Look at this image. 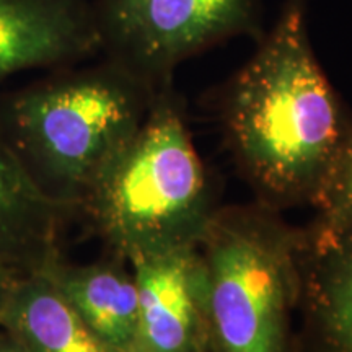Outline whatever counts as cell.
Masks as SVG:
<instances>
[{"label": "cell", "instance_id": "obj_1", "mask_svg": "<svg viewBox=\"0 0 352 352\" xmlns=\"http://www.w3.org/2000/svg\"><path fill=\"white\" fill-rule=\"evenodd\" d=\"M307 7L284 0L222 101L227 142L270 208L311 204L352 126L311 47Z\"/></svg>", "mask_w": 352, "mask_h": 352}, {"label": "cell", "instance_id": "obj_2", "mask_svg": "<svg viewBox=\"0 0 352 352\" xmlns=\"http://www.w3.org/2000/svg\"><path fill=\"white\" fill-rule=\"evenodd\" d=\"M155 91L108 59L60 67L0 98V132L46 195L80 210Z\"/></svg>", "mask_w": 352, "mask_h": 352}, {"label": "cell", "instance_id": "obj_3", "mask_svg": "<svg viewBox=\"0 0 352 352\" xmlns=\"http://www.w3.org/2000/svg\"><path fill=\"white\" fill-rule=\"evenodd\" d=\"M80 210L114 256L127 263L199 245L217 209L170 87L155 91L142 124Z\"/></svg>", "mask_w": 352, "mask_h": 352}, {"label": "cell", "instance_id": "obj_4", "mask_svg": "<svg viewBox=\"0 0 352 352\" xmlns=\"http://www.w3.org/2000/svg\"><path fill=\"white\" fill-rule=\"evenodd\" d=\"M197 248L209 352H292L303 232L280 222L267 206L217 209Z\"/></svg>", "mask_w": 352, "mask_h": 352}, {"label": "cell", "instance_id": "obj_5", "mask_svg": "<svg viewBox=\"0 0 352 352\" xmlns=\"http://www.w3.org/2000/svg\"><path fill=\"white\" fill-rule=\"evenodd\" d=\"M100 52L153 90L188 57L235 36H263L261 0H94Z\"/></svg>", "mask_w": 352, "mask_h": 352}, {"label": "cell", "instance_id": "obj_6", "mask_svg": "<svg viewBox=\"0 0 352 352\" xmlns=\"http://www.w3.org/2000/svg\"><path fill=\"white\" fill-rule=\"evenodd\" d=\"M139 294L129 352H209L199 248L184 246L131 261Z\"/></svg>", "mask_w": 352, "mask_h": 352}, {"label": "cell", "instance_id": "obj_7", "mask_svg": "<svg viewBox=\"0 0 352 352\" xmlns=\"http://www.w3.org/2000/svg\"><path fill=\"white\" fill-rule=\"evenodd\" d=\"M94 0H0V83L98 54Z\"/></svg>", "mask_w": 352, "mask_h": 352}, {"label": "cell", "instance_id": "obj_8", "mask_svg": "<svg viewBox=\"0 0 352 352\" xmlns=\"http://www.w3.org/2000/svg\"><path fill=\"white\" fill-rule=\"evenodd\" d=\"M77 210L39 188L0 132V266L21 276L36 271L59 252L60 230Z\"/></svg>", "mask_w": 352, "mask_h": 352}, {"label": "cell", "instance_id": "obj_9", "mask_svg": "<svg viewBox=\"0 0 352 352\" xmlns=\"http://www.w3.org/2000/svg\"><path fill=\"white\" fill-rule=\"evenodd\" d=\"M300 303L310 352H352V226L303 232Z\"/></svg>", "mask_w": 352, "mask_h": 352}, {"label": "cell", "instance_id": "obj_10", "mask_svg": "<svg viewBox=\"0 0 352 352\" xmlns=\"http://www.w3.org/2000/svg\"><path fill=\"white\" fill-rule=\"evenodd\" d=\"M114 256L90 264L67 263L57 252L38 267L94 331L121 352H129L138 324L139 294L135 277Z\"/></svg>", "mask_w": 352, "mask_h": 352}, {"label": "cell", "instance_id": "obj_11", "mask_svg": "<svg viewBox=\"0 0 352 352\" xmlns=\"http://www.w3.org/2000/svg\"><path fill=\"white\" fill-rule=\"evenodd\" d=\"M0 329L28 352H121L78 316L38 272L16 279Z\"/></svg>", "mask_w": 352, "mask_h": 352}, {"label": "cell", "instance_id": "obj_12", "mask_svg": "<svg viewBox=\"0 0 352 352\" xmlns=\"http://www.w3.org/2000/svg\"><path fill=\"white\" fill-rule=\"evenodd\" d=\"M311 204L316 219L310 230L331 232L352 226V126Z\"/></svg>", "mask_w": 352, "mask_h": 352}, {"label": "cell", "instance_id": "obj_13", "mask_svg": "<svg viewBox=\"0 0 352 352\" xmlns=\"http://www.w3.org/2000/svg\"><path fill=\"white\" fill-rule=\"evenodd\" d=\"M21 274H16L7 267L0 266V314H2L3 307H6V302L8 296H10L13 285H15L16 279H19Z\"/></svg>", "mask_w": 352, "mask_h": 352}, {"label": "cell", "instance_id": "obj_14", "mask_svg": "<svg viewBox=\"0 0 352 352\" xmlns=\"http://www.w3.org/2000/svg\"><path fill=\"white\" fill-rule=\"evenodd\" d=\"M0 352H28V351H26L25 347H21L19 342L3 331L2 336H0Z\"/></svg>", "mask_w": 352, "mask_h": 352}]
</instances>
